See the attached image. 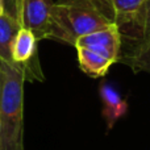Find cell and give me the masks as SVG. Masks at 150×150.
Wrapping results in <instances>:
<instances>
[{"label": "cell", "mask_w": 150, "mask_h": 150, "mask_svg": "<svg viewBox=\"0 0 150 150\" xmlns=\"http://www.w3.org/2000/svg\"><path fill=\"white\" fill-rule=\"evenodd\" d=\"M21 28L20 23L7 13L0 15V62L13 66L11 57V47L17 30Z\"/></svg>", "instance_id": "30bf717a"}, {"label": "cell", "mask_w": 150, "mask_h": 150, "mask_svg": "<svg viewBox=\"0 0 150 150\" xmlns=\"http://www.w3.org/2000/svg\"><path fill=\"white\" fill-rule=\"evenodd\" d=\"M24 83L23 71L0 62V150H25Z\"/></svg>", "instance_id": "6da1fadb"}, {"label": "cell", "mask_w": 150, "mask_h": 150, "mask_svg": "<svg viewBox=\"0 0 150 150\" xmlns=\"http://www.w3.org/2000/svg\"><path fill=\"white\" fill-rule=\"evenodd\" d=\"M1 3L4 7V13L20 23V11L23 0H1Z\"/></svg>", "instance_id": "8fae6325"}, {"label": "cell", "mask_w": 150, "mask_h": 150, "mask_svg": "<svg viewBox=\"0 0 150 150\" xmlns=\"http://www.w3.org/2000/svg\"><path fill=\"white\" fill-rule=\"evenodd\" d=\"M3 13H4V7H3V3L0 0V15H3Z\"/></svg>", "instance_id": "7c38bea8"}, {"label": "cell", "mask_w": 150, "mask_h": 150, "mask_svg": "<svg viewBox=\"0 0 150 150\" xmlns=\"http://www.w3.org/2000/svg\"><path fill=\"white\" fill-rule=\"evenodd\" d=\"M113 24L88 0L54 1L47 40L74 46L76 38Z\"/></svg>", "instance_id": "7a4b0ae2"}, {"label": "cell", "mask_w": 150, "mask_h": 150, "mask_svg": "<svg viewBox=\"0 0 150 150\" xmlns=\"http://www.w3.org/2000/svg\"><path fill=\"white\" fill-rule=\"evenodd\" d=\"M82 46L90 50L99 53L104 57L112 59L115 63L117 62L120 50H121V33L120 28L116 24L107 25L95 32L80 36L76 38L74 47Z\"/></svg>", "instance_id": "277c9868"}, {"label": "cell", "mask_w": 150, "mask_h": 150, "mask_svg": "<svg viewBox=\"0 0 150 150\" xmlns=\"http://www.w3.org/2000/svg\"><path fill=\"white\" fill-rule=\"evenodd\" d=\"M11 57L15 67L23 71L25 80H44L38 61V40L29 29L21 26L11 47Z\"/></svg>", "instance_id": "3957f363"}, {"label": "cell", "mask_w": 150, "mask_h": 150, "mask_svg": "<svg viewBox=\"0 0 150 150\" xmlns=\"http://www.w3.org/2000/svg\"><path fill=\"white\" fill-rule=\"evenodd\" d=\"M100 98L103 101V115L104 120L107 122V128L112 129L113 125L120 120L128 111L127 100L120 96V93L108 84H103L100 87Z\"/></svg>", "instance_id": "52a82bcc"}, {"label": "cell", "mask_w": 150, "mask_h": 150, "mask_svg": "<svg viewBox=\"0 0 150 150\" xmlns=\"http://www.w3.org/2000/svg\"><path fill=\"white\" fill-rule=\"evenodd\" d=\"M75 49H76L78 63H79L80 70L92 78L104 76L108 73L109 67L115 63L112 59L93 52V50L87 49V47L76 46Z\"/></svg>", "instance_id": "ba28073f"}, {"label": "cell", "mask_w": 150, "mask_h": 150, "mask_svg": "<svg viewBox=\"0 0 150 150\" xmlns=\"http://www.w3.org/2000/svg\"><path fill=\"white\" fill-rule=\"evenodd\" d=\"M121 49L137 46L150 41V0H145L137 15L127 26L120 29Z\"/></svg>", "instance_id": "8992f818"}, {"label": "cell", "mask_w": 150, "mask_h": 150, "mask_svg": "<svg viewBox=\"0 0 150 150\" xmlns=\"http://www.w3.org/2000/svg\"><path fill=\"white\" fill-rule=\"evenodd\" d=\"M53 0H23L20 11V25L36 36L38 41L47 40Z\"/></svg>", "instance_id": "5b68a950"}, {"label": "cell", "mask_w": 150, "mask_h": 150, "mask_svg": "<svg viewBox=\"0 0 150 150\" xmlns=\"http://www.w3.org/2000/svg\"><path fill=\"white\" fill-rule=\"evenodd\" d=\"M117 62L129 66L134 73L150 74V41L120 50Z\"/></svg>", "instance_id": "9c48e42d"}]
</instances>
